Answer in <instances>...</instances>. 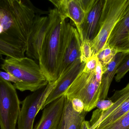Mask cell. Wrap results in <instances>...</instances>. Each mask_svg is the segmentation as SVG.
Masks as SVG:
<instances>
[{
	"mask_svg": "<svg viewBox=\"0 0 129 129\" xmlns=\"http://www.w3.org/2000/svg\"><path fill=\"white\" fill-rule=\"evenodd\" d=\"M27 1L0 0V39L26 50L36 10Z\"/></svg>",
	"mask_w": 129,
	"mask_h": 129,
	"instance_id": "obj_1",
	"label": "cell"
},
{
	"mask_svg": "<svg viewBox=\"0 0 129 129\" xmlns=\"http://www.w3.org/2000/svg\"><path fill=\"white\" fill-rule=\"evenodd\" d=\"M49 22L39 62L48 82H55L60 75L66 20L56 8L48 11Z\"/></svg>",
	"mask_w": 129,
	"mask_h": 129,
	"instance_id": "obj_2",
	"label": "cell"
},
{
	"mask_svg": "<svg viewBox=\"0 0 129 129\" xmlns=\"http://www.w3.org/2000/svg\"><path fill=\"white\" fill-rule=\"evenodd\" d=\"M1 67L5 72L17 80L18 82L13 85L20 91L35 92L44 88L49 83L39 65L29 58H14L7 57Z\"/></svg>",
	"mask_w": 129,
	"mask_h": 129,
	"instance_id": "obj_3",
	"label": "cell"
},
{
	"mask_svg": "<svg viewBox=\"0 0 129 129\" xmlns=\"http://www.w3.org/2000/svg\"><path fill=\"white\" fill-rule=\"evenodd\" d=\"M103 73V67L99 61L93 71L84 67L66 90L64 95L70 101L74 98L82 100L84 104V111L90 112L96 108L99 101Z\"/></svg>",
	"mask_w": 129,
	"mask_h": 129,
	"instance_id": "obj_4",
	"label": "cell"
},
{
	"mask_svg": "<svg viewBox=\"0 0 129 129\" xmlns=\"http://www.w3.org/2000/svg\"><path fill=\"white\" fill-rule=\"evenodd\" d=\"M129 5V0H104L98 33L91 41L92 55H97L107 44L111 33L125 14Z\"/></svg>",
	"mask_w": 129,
	"mask_h": 129,
	"instance_id": "obj_5",
	"label": "cell"
},
{
	"mask_svg": "<svg viewBox=\"0 0 129 129\" xmlns=\"http://www.w3.org/2000/svg\"><path fill=\"white\" fill-rule=\"evenodd\" d=\"M20 103L13 85L0 77L1 129H16L20 113Z\"/></svg>",
	"mask_w": 129,
	"mask_h": 129,
	"instance_id": "obj_6",
	"label": "cell"
},
{
	"mask_svg": "<svg viewBox=\"0 0 129 129\" xmlns=\"http://www.w3.org/2000/svg\"><path fill=\"white\" fill-rule=\"evenodd\" d=\"M113 105L107 110L97 109L89 121L90 129L102 128L113 122L129 111V83L123 88L117 90L110 98Z\"/></svg>",
	"mask_w": 129,
	"mask_h": 129,
	"instance_id": "obj_7",
	"label": "cell"
},
{
	"mask_svg": "<svg viewBox=\"0 0 129 129\" xmlns=\"http://www.w3.org/2000/svg\"><path fill=\"white\" fill-rule=\"evenodd\" d=\"M57 82L49 83L44 88L33 92L21 102L22 107L17 120L18 129H33L36 115L44 106L49 95Z\"/></svg>",
	"mask_w": 129,
	"mask_h": 129,
	"instance_id": "obj_8",
	"label": "cell"
},
{
	"mask_svg": "<svg viewBox=\"0 0 129 129\" xmlns=\"http://www.w3.org/2000/svg\"><path fill=\"white\" fill-rule=\"evenodd\" d=\"M48 22V16L36 15L26 41L25 53L29 58L39 61Z\"/></svg>",
	"mask_w": 129,
	"mask_h": 129,
	"instance_id": "obj_9",
	"label": "cell"
},
{
	"mask_svg": "<svg viewBox=\"0 0 129 129\" xmlns=\"http://www.w3.org/2000/svg\"><path fill=\"white\" fill-rule=\"evenodd\" d=\"M81 44L82 41L77 29L71 23L66 22L60 75L80 58Z\"/></svg>",
	"mask_w": 129,
	"mask_h": 129,
	"instance_id": "obj_10",
	"label": "cell"
},
{
	"mask_svg": "<svg viewBox=\"0 0 129 129\" xmlns=\"http://www.w3.org/2000/svg\"><path fill=\"white\" fill-rule=\"evenodd\" d=\"M63 19L70 18L74 23L82 40V27L86 12L82 0H49Z\"/></svg>",
	"mask_w": 129,
	"mask_h": 129,
	"instance_id": "obj_11",
	"label": "cell"
},
{
	"mask_svg": "<svg viewBox=\"0 0 129 129\" xmlns=\"http://www.w3.org/2000/svg\"><path fill=\"white\" fill-rule=\"evenodd\" d=\"M106 44L117 53H129V5L125 14L111 33Z\"/></svg>",
	"mask_w": 129,
	"mask_h": 129,
	"instance_id": "obj_12",
	"label": "cell"
},
{
	"mask_svg": "<svg viewBox=\"0 0 129 129\" xmlns=\"http://www.w3.org/2000/svg\"><path fill=\"white\" fill-rule=\"evenodd\" d=\"M86 63H81L80 59L76 61L67 69L62 73L57 79V82L54 88L46 100L44 107L61 97L68 87L72 84L79 73L85 67Z\"/></svg>",
	"mask_w": 129,
	"mask_h": 129,
	"instance_id": "obj_13",
	"label": "cell"
},
{
	"mask_svg": "<svg viewBox=\"0 0 129 129\" xmlns=\"http://www.w3.org/2000/svg\"><path fill=\"white\" fill-rule=\"evenodd\" d=\"M65 97L63 95L47 105L33 129H57L63 113Z\"/></svg>",
	"mask_w": 129,
	"mask_h": 129,
	"instance_id": "obj_14",
	"label": "cell"
},
{
	"mask_svg": "<svg viewBox=\"0 0 129 129\" xmlns=\"http://www.w3.org/2000/svg\"><path fill=\"white\" fill-rule=\"evenodd\" d=\"M104 0H95L87 11L82 27V40L91 41L98 33L99 23Z\"/></svg>",
	"mask_w": 129,
	"mask_h": 129,
	"instance_id": "obj_15",
	"label": "cell"
},
{
	"mask_svg": "<svg viewBox=\"0 0 129 129\" xmlns=\"http://www.w3.org/2000/svg\"><path fill=\"white\" fill-rule=\"evenodd\" d=\"M87 113L85 111L81 113L74 111L71 101L66 97L63 113L57 129H81Z\"/></svg>",
	"mask_w": 129,
	"mask_h": 129,
	"instance_id": "obj_16",
	"label": "cell"
},
{
	"mask_svg": "<svg viewBox=\"0 0 129 129\" xmlns=\"http://www.w3.org/2000/svg\"><path fill=\"white\" fill-rule=\"evenodd\" d=\"M128 54L117 53L111 62L104 69H103V73L101 83V94L99 100H105L107 97L109 89L116 75L117 69L125 57Z\"/></svg>",
	"mask_w": 129,
	"mask_h": 129,
	"instance_id": "obj_17",
	"label": "cell"
},
{
	"mask_svg": "<svg viewBox=\"0 0 129 129\" xmlns=\"http://www.w3.org/2000/svg\"><path fill=\"white\" fill-rule=\"evenodd\" d=\"M26 50L0 39V54L14 58L25 57Z\"/></svg>",
	"mask_w": 129,
	"mask_h": 129,
	"instance_id": "obj_18",
	"label": "cell"
},
{
	"mask_svg": "<svg viewBox=\"0 0 129 129\" xmlns=\"http://www.w3.org/2000/svg\"><path fill=\"white\" fill-rule=\"evenodd\" d=\"M117 53L116 50L110 47L107 44L99 51L96 55L99 61L102 65L103 69L111 62Z\"/></svg>",
	"mask_w": 129,
	"mask_h": 129,
	"instance_id": "obj_19",
	"label": "cell"
},
{
	"mask_svg": "<svg viewBox=\"0 0 129 129\" xmlns=\"http://www.w3.org/2000/svg\"><path fill=\"white\" fill-rule=\"evenodd\" d=\"M94 129H129V111L113 122Z\"/></svg>",
	"mask_w": 129,
	"mask_h": 129,
	"instance_id": "obj_20",
	"label": "cell"
},
{
	"mask_svg": "<svg viewBox=\"0 0 129 129\" xmlns=\"http://www.w3.org/2000/svg\"><path fill=\"white\" fill-rule=\"evenodd\" d=\"M91 41L87 39H84L82 42L80 54V61L82 63H86L92 56Z\"/></svg>",
	"mask_w": 129,
	"mask_h": 129,
	"instance_id": "obj_21",
	"label": "cell"
},
{
	"mask_svg": "<svg viewBox=\"0 0 129 129\" xmlns=\"http://www.w3.org/2000/svg\"><path fill=\"white\" fill-rule=\"evenodd\" d=\"M129 71V53L125 57L116 72L115 79L117 82H119L125 75Z\"/></svg>",
	"mask_w": 129,
	"mask_h": 129,
	"instance_id": "obj_22",
	"label": "cell"
},
{
	"mask_svg": "<svg viewBox=\"0 0 129 129\" xmlns=\"http://www.w3.org/2000/svg\"><path fill=\"white\" fill-rule=\"evenodd\" d=\"M113 103L110 100H99L97 103L96 107L102 111L107 110L113 105Z\"/></svg>",
	"mask_w": 129,
	"mask_h": 129,
	"instance_id": "obj_23",
	"label": "cell"
},
{
	"mask_svg": "<svg viewBox=\"0 0 129 129\" xmlns=\"http://www.w3.org/2000/svg\"><path fill=\"white\" fill-rule=\"evenodd\" d=\"M72 107L77 113H81L84 111V104L82 100L74 98L71 101Z\"/></svg>",
	"mask_w": 129,
	"mask_h": 129,
	"instance_id": "obj_24",
	"label": "cell"
},
{
	"mask_svg": "<svg viewBox=\"0 0 129 129\" xmlns=\"http://www.w3.org/2000/svg\"><path fill=\"white\" fill-rule=\"evenodd\" d=\"M0 77L8 82H12L14 83H17L18 82L17 80L14 78L13 76L8 73L6 72H3L0 70Z\"/></svg>",
	"mask_w": 129,
	"mask_h": 129,
	"instance_id": "obj_25",
	"label": "cell"
},
{
	"mask_svg": "<svg viewBox=\"0 0 129 129\" xmlns=\"http://www.w3.org/2000/svg\"><path fill=\"white\" fill-rule=\"evenodd\" d=\"M81 129H90L89 122L86 120L84 121L82 124Z\"/></svg>",
	"mask_w": 129,
	"mask_h": 129,
	"instance_id": "obj_26",
	"label": "cell"
}]
</instances>
